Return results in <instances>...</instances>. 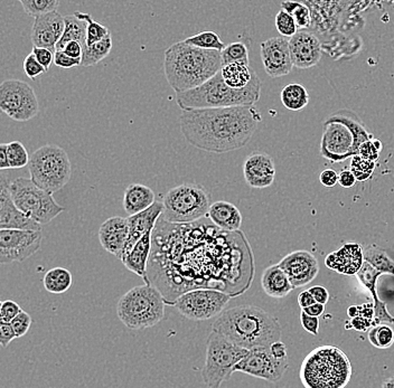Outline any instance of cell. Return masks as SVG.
<instances>
[{
	"mask_svg": "<svg viewBox=\"0 0 394 388\" xmlns=\"http://www.w3.org/2000/svg\"><path fill=\"white\" fill-rule=\"evenodd\" d=\"M253 106L185 110L180 131L190 145L207 153H224L243 148L261 122Z\"/></svg>",
	"mask_w": 394,
	"mask_h": 388,
	"instance_id": "cell-1",
	"label": "cell"
},
{
	"mask_svg": "<svg viewBox=\"0 0 394 388\" xmlns=\"http://www.w3.org/2000/svg\"><path fill=\"white\" fill-rule=\"evenodd\" d=\"M217 331L241 348L251 350L270 347L281 339L280 322L256 306H239L224 310L212 325Z\"/></svg>",
	"mask_w": 394,
	"mask_h": 388,
	"instance_id": "cell-2",
	"label": "cell"
},
{
	"mask_svg": "<svg viewBox=\"0 0 394 388\" xmlns=\"http://www.w3.org/2000/svg\"><path fill=\"white\" fill-rule=\"evenodd\" d=\"M222 67L221 52L194 48L184 40L165 52V75L175 93L201 87L220 73Z\"/></svg>",
	"mask_w": 394,
	"mask_h": 388,
	"instance_id": "cell-3",
	"label": "cell"
},
{
	"mask_svg": "<svg viewBox=\"0 0 394 388\" xmlns=\"http://www.w3.org/2000/svg\"><path fill=\"white\" fill-rule=\"evenodd\" d=\"M261 96V81L257 73L248 87L236 90L229 87L222 74L217 73L207 83L187 92L176 93V102L182 111L201 109L253 106Z\"/></svg>",
	"mask_w": 394,
	"mask_h": 388,
	"instance_id": "cell-4",
	"label": "cell"
},
{
	"mask_svg": "<svg viewBox=\"0 0 394 388\" xmlns=\"http://www.w3.org/2000/svg\"><path fill=\"white\" fill-rule=\"evenodd\" d=\"M372 139L360 116L351 110L328 116L324 121L320 155L331 162H341L359 155L361 145Z\"/></svg>",
	"mask_w": 394,
	"mask_h": 388,
	"instance_id": "cell-5",
	"label": "cell"
},
{
	"mask_svg": "<svg viewBox=\"0 0 394 388\" xmlns=\"http://www.w3.org/2000/svg\"><path fill=\"white\" fill-rule=\"evenodd\" d=\"M352 364L344 351L325 345L306 356L299 377L305 388H345L352 379Z\"/></svg>",
	"mask_w": 394,
	"mask_h": 388,
	"instance_id": "cell-6",
	"label": "cell"
},
{
	"mask_svg": "<svg viewBox=\"0 0 394 388\" xmlns=\"http://www.w3.org/2000/svg\"><path fill=\"white\" fill-rule=\"evenodd\" d=\"M164 296L151 284L130 289L116 304L120 321L131 331L154 327L165 318Z\"/></svg>",
	"mask_w": 394,
	"mask_h": 388,
	"instance_id": "cell-7",
	"label": "cell"
},
{
	"mask_svg": "<svg viewBox=\"0 0 394 388\" xmlns=\"http://www.w3.org/2000/svg\"><path fill=\"white\" fill-rule=\"evenodd\" d=\"M165 222L170 224H192L207 216L211 207L209 190L199 184L186 182L176 186L164 196Z\"/></svg>",
	"mask_w": 394,
	"mask_h": 388,
	"instance_id": "cell-8",
	"label": "cell"
},
{
	"mask_svg": "<svg viewBox=\"0 0 394 388\" xmlns=\"http://www.w3.org/2000/svg\"><path fill=\"white\" fill-rule=\"evenodd\" d=\"M28 170L31 179L52 195L67 185L72 176V164L67 151L52 143L33 153Z\"/></svg>",
	"mask_w": 394,
	"mask_h": 388,
	"instance_id": "cell-9",
	"label": "cell"
},
{
	"mask_svg": "<svg viewBox=\"0 0 394 388\" xmlns=\"http://www.w3.org/2000/svg\"><path fill=\"white\" fill-rule=\"evenodd\" d=\"M248 353L249 350L236 346L221 333L212 331L207 339V358L202 370L204 384L209 388H220Z\"/></svg>",
	"mask_w": 394,
	"mask_h": 388,
	"instance_id": "cell-10",
	"label": "cell"
},
{
	"mask_svg": "<svg viewBox=\"0 0 394 388\" xmlns=\"http://www.w3.org/2000/svg\"><path fill=\"white\" fill-rule=\"evenodd\" d=\"M9 192L17 209L38 224H48L65 211L52 194L38 187L31 178H16L11 182Z\"/></svg>",
	"mask_w": 394,
	"mask_h": 388,
	"instance_id": "cell-11",
	"label": "cell"
},
{
	"mask_svg": "<svg viewBox=\"0 0 394 388\" xmlns=\"http://www.w3.org/2000/svg\"><path fill=\"white\" fill-rule=\"evenodd\" d=\"M231 296L215 289H195L178 296L173 306L182 316L194 321H205L219 317Z\"/></svg>",
	"mask_w": 394,
	"mask_h": 388,
	"instance_id": "cell-12",
	"label": "cell"
},
{
	"mask_svg": "<svg viewBox=\"0 0 394 388\" xmlns=\"http://www.w3.org/2000/svg\"><path fill=\"white\" fill-rule=\"evenodd\" d=\"M0 109L18 122H26L40 111L38 96L28 83L21 79H6L0 85Z\"/></svg>",
	"mask_w": 394,
	"mask_h": 388,
	"instance_id": "cell-13",
	"label": "cell"
},
{
	"mask_svg": "<svg viewBox=\"0 0 394 388\" xmlns=\"http://www.w3.org/2000/svg\"><path fill=\"white\" fill-rule=\"evenodd\" d=\"M42 231L0 230V263L23 262L42 245Z\"/></svg>",
	"mask_w": 394,
	"mask_h": 388,
	"instance_id": "cell-14",
	"label": "cell"
},
{
	"mask_svg": "<svg viewBox=\"0 0 394 388\" xmlns=\"http://www.w3.org/2000/svg\"><path fill=\"white\" fill-rule=\"evenodd\" d=\"M288 368L289 360H275L270 347H258L249 350L243 360L236 365L234 372H243L252 377L267 380L269 383H277L286 374Z\"/></svg>",
	"mask_w": 394,
	"mask_h": 388,
	"instance_id": "cell-15",
	"label": "cell"
},
{
	"mask_svg": "<svg viewBox=\"0 0 394 388\" xmlns=\"http://www.w3.org/2000/svg\"><path fill=\"white\" fill-rule=\"evenodd\" d=\"M260 54L266 73L273 79L288 75L294 67L288 38L278 36L265 40L260 45Z\"/></svg>",
	"mask_w": 394,
	"mask_h": 388,
	"instance_id": "cell-16",
	"label": "cell"
},
{
	"mask_svg": "<svg viewBox=\"0 0 394 388\" xmlns=\"http://www.w3.org/2000/svg\"><path fill=\"white\" fill-rule=\"evenodd\" d=\"M278 265L288 275L294 289L310 284L319 272L318 260L305 250L291 252L279 262Z\"/></svg>",
	"mask_w": 394,
	"mask_h": 388,
	"instance_id": "cell-17",
	"label": "cell"
},
{
	"mask_svg": "<svg viewBox=\"0 0 394 388\" xmlns=\"http://www.w3.org/2000/svg\"><path fill=\"white\" fill-rule=\"evenodd\" d=\"M11 182L1 176L0 182V230L42 231V225L17 209L9 192Z\"/></svg>",
	"mask_w": 394,
	"mask_h": 388,
	"instance_id": "cell-18",
	"label": "cell"
},
{
	"mask_svg": "<svg viewBox=\"0 0 394 388\" xmlns=\"http://www.w3.org/2000/svg\"><path fill=\"white\" fill-rule=\"evenodd\" d=\"M291 60L297 69L307 70L319 63L323 48L319 38L310 31H299L289 38Z\"/></svg>",
	"mask_w": 394,
	"mask_h": 388,
	"instance_id": "cell-19",
	"label": "cell"
},
{
	"mask_svg": "<svg viewBox=\"0 0 394 388\" xmlns=\"http://www.w3.org/2000/svg\"><path fill=\"white\" fill-rule=\"evenodd\" d=\"M65 31V21L58 11L35 18L32 29L34 48H46L55 53L56 46Z\"/></svg>",
	"mask_w": 394,
	"mask_h": 388,
	"instance_id": "cell-20",
	"label": "cell"
},
{
	"mask_svg": "<svg viewBox=\"0 0 394 388\" xmlns=\"http://www.w3.org/2000/svg\"><path fill=\"white\" fill-rule=\"evenodd\" d=\"M243 174L246 184L251 188L263 189L270 187L275 177V166L273 157L259 151L251 153L244 161Z\"/></svg>",
	"mask_w": 394,
	"mask_h": 388,
	"instance_id": "cell-21",
	"label": "cell"
},
{
	"mask_svg": "<svg viewBox=\"0 0 394 388\" xmlns=\"http://www.w3.org/2000/svg\"><path fill=\"white\" fill-rule=\"evenodd\" d=\"M129 238L128 218L114 216L106 219L99 228V240L108 253L121 259Z\"/></svg>",
	"mask_w": 394,
	"mask_h": 388,
	"instance_id": "cell-22",
	"label": "cell"
},
{
	"mask_svg": "<svg viewBox=\"0 0 394 388\" xmlns=\"http://www.w3.org/2000/svg\"><path fill=\"white\" fill-rule=\"evenodd\" d=\"M364 262V248L359 243L344 244L325 259L328 269L344 275H356Z\"/></svg>",
	"mask_w": 394,
	"mask_h": 388,
	"instance_id": "cell-23",
	"label": "cell"
},
{
	"mask_svg": "<svg viewBox=\"0 0 394 388\" xmlns=\"http://www.w3.org/2000/svg\"><path fill=\"white\" fill-rule=\"evenodd\" d=\"M163 214H164V204L162 201H156L148 209L141 211L139 214L128 217L129 238L122 256L131 251V248L137 244L138 240H141L146 234L154 232L157 223Z\"/></svg>",
	"mask_w": 394,
	"mask_h": 388,
	"instance_id": "cell-24",
	"label": "cell"
},
{
	"mask_svg": "<svg viewBox=\"0 0 394 388\" xmlns=\"http://www.w3.org/2000/svg\"><path fill=\"white\" fill-rule=\"evenodd\" d=\"M382 275L383 273L378 271L370 263L364 262L362 269L356 275V279L373 296L374 322L378 325H381V322H388V323L394 325V317L390 314L385 302L382 301L376 294V283H378V277Z\"/></svg>",
	"mask_w": 394,
	"mask_h": 388,
	"instance_id": "cell-25",
	"label": "cell"
},
{
	"mask_svg": "<svg viewBox=\"0 0 394 388\" xmlns=\"http://www.w3.org/2000/svg\"><path fill=\"white\" fill-rule=\"evenodd\" d=\"M153 233L154 232L146 234L141 240H138L137 244L131 248V251L121 257L122 265H125L130 272L135 273L143 279L146 284H151L147 279V265L153 248Z\"/></svg>",
	"mask_w": 394,
	"mask_h": 388,
	"instance_id": "cell-26",
	"label": "cell"
},
{
	"mask_svg": "<svg viewBox=\"0 0 394 388\" xmlns=\"http://www.w3.org/2000/svg\"><path fill=\"white\" fill-rule=\"evenodd\" d=\"M207 217L217 228L229 233L239 232L243 221L238 207L225 201L212 204Z\"/></svg>",
	"mask_w": 394,
	"mask_h": 388,
	"instance_id": "cell-27",
	"label": "cell"
},
{
	"mask_svg": "<svg viewBox=\"0 0 394 388\" xmlns=\"http://www.w3.org/2000/svg\"><path fill=\"white\" fill-rule=\"evenodd\" d=\"M156 203L154 190L141 184L128 186L124 195V209L130 216L139 214Z\"/></svg>",
	"mask_w": 394,
	"mask_h": 388,
	"instance_id": "cell-28",
	"label": "cell"
},
{
	"mask_svg": "<svg viewBox=\"0 0 394 388\" xmlns=\"http://www.w3.org/2000/svg\"><path fill=\"white\" fill-rule=\"evenodd\" d=\"M261 285L268 296L275 299L285 298L294 290L288 275L283 272L278 265H271L265 270L261 277Z\"/></svg>",
	"mask_w": 394,
	"mask_h": 388,
	"instance_id": "cell-29",
	"label": "cell"
},
{
	"mask_svg": "<svg viewBox=\"0 0 394 388\" xmlns=\"http://www.w3.org/2000/svg\"><path fill=\"white\" fill-rule=\"evenodd\" d=\"M256 72L250 67V65L242 63H233L225 65L221 70L224 82L236 90H241L248 87L253 79Z\"/></svg>",
	"mask_w": 394,
	"mask_h": 388,
	"instance_id": "cell-30",
	"label": "cell"
},
{
	"mask_svg": "<svg viewBox=\"0 0 394 388\" xmlns=\"http://www.w3.org/2000/svg\"><path fill=\"white\" fill-rule=\"evenodd\" d=\"M64 21H65V31L61 40L56 46V50H63L64 46L70 42L80 43L84 48L87 45V23L77 18L75 15L64 16Z\"/></svg>",
	"mask_w": 394,
	"mask_h": 388,
	"instance_id": "cell-31",
	"label": "cell"
},
{
	"mask_svg": "<svg viewBox=\"0 0 394 388\" xmlns=\"http://www.w3.org/2000/svg\"><path fill=\"white\" fill-rule=\"evenodd\" d=\"M73 282L72 273L65 267H53L43 277V284L52 294H63L70 290Z\"/></svg>",
	"mask_w": 394,
	"mask_h": 388,
	"instance_id": "cell-32",
	"label": "cell"
},
{
	"mask_svg": "<svg viewBox=\"0 0 394 388\" xmlns=\"http://www.w3.org/2000/svg\"><path fill=\"white\" fill-rule=\"evenodd\" d=\"M281 102L291 111H300L310 104V93L302 84L291 83L281 91Z\"/></svg>",
	"mask_w": 394,
	"mask_h": 388,
	"instance_id": "cell-33",
	"label": "cell"
},
{
	"mask_svg": "<svg viewBox=\"0 0 394 388\" xmlns=\"http://www.w3.org/2000/svg\"><path fill=\"white\" fill-rule=\"evenodd\" d=\"M112 50L111 34L104 40L97 43L94 45L83 48L82 65L81 67H94L97 64L104 61Z\"/></svg>",
	"mask_w": 394,
	"mask_h": 388,
	"instance_id": "cell-34",
	"label": "cell"
},
{
	"mask_svg": "<svg viewBox=\"0 0 394 388\" xmlns=\"http://www.w3.org/2000/svg\"><path fill=\"white\" fill-rule=\"evenodd\" d=\"M364 261L370 263L380 272L394 275V262L392 261L383 248L376 245L366 246L364 248Z\"/></svg>",
	"mask_w": 394,
	"mask_h": 388,
	"instance_id": "cell-35",
	"label": "cell"
},
{
	"mask_svg": "<svg viewBox=\"0 0 394 388\" xmlns=\"http://www.w3.org/2000/svg\"><path fill=\"white\" fill-rule=\"evenodd\" d=\"M75 17L84 21L87 24V46L94 45L97 43L104 40L111 34L108 27L104 26L98 21H94L90 13H81V11H75L73 13Z\"/></svg>",
	"mask_w": 394,
	"mask_h": 388,
	"instance_id": "cell-36",
	"label": "cell"
},
{
	"mask_svg": "<svg viewBox=\"0 0 394 388\" xmlns=\"http://www.w3.org/2000/svg\"><path fill=\"white\" fill-rule=\"evenodd\" d=\"M281 9L287 11L295 19L298 29L307 31L308 27L312 25V11L306 4L283 1L281 3Z\"/></svg>",
	"mask_w": 394,
	"mask_h": 388,
	"instance_id": "cell-37",
	"label": "cell"
},
{
	"mask_svg": "<svg viewBox=\"0 0 394 388\" xmlns=\"http://www.w3.org/2000/svg\"><path fill=\"white\" fill-rule=\"evenodd\" d=\"M184 42L188 45L194 46V48L207 50H217L221 53L226 48V45L221 40L220 36L217 33L209 32V31L193 35L191 38L184 40Z\"/></svg>",
	"mask_w": 394,
	"mask_h": 388,
	"instance_id": "cell-38",
	"label": "cell"
},
{
	"mask_svg": "<svg viewBox=\"0 0 394 388\" xmlns=\"http://www.w3.org/2000/svg\"><path fill=\"white\" fill-rule=\"evenodd\" d=\"M221 56H222L223 67L233 63L250 65L249 50L246 48V44L242 42L231 43L223 50Z\"/></svg>",
	"mask_w": 394,
	"mask_h": 388,
	"instance_id": "cell-39",
	"label": "cell"
},
{
	"mask_svg": "<svg viewBox=\"0 0 394 388\" xmlns=\"http://www.w3.org/2000/svg\"><path fill=\"white\" fill-rule=\"evenodd\" d=\"M21 4L27 15L38 18L56 11L61 3L58 0H21Z\"/></svg>",
	"mask_w": 394,
	"mask_h": 388,
	"instance_id": "cell-40",
	"label": "cell"
},
{
	"mask_svg": "<svg viewBox=\"0 0 394 388\" xmlns=\"http://www.w3.org/2000/svg\"><path fill=\"white\" fill-rule=\"evenodd\" d=\"M368 340L376 348H391L394 343V331L390 326L383 323L376 325L368 331Z\"/></svg>",
	"mask_w": 394,
	"mask_h": 388,
	"instance_id": "cell-41",
	"label": "cell"
},
{
	"mask_svg": "<svg viewBox=\"0 0 394 388\" xmlns=\"http://www.w3.org/2000/svg\"><path fill=\"white\" fill-rule=\"evenodd\" d=\"M7 157L11 170H21L28 166L29 157L26 148L21 141H11L7 143Z\"/></svg>",
	"mask_w": 394,
	"mask_h": 388,
	"instance_id": "cell-42",
	"label": "cell"
},
{
	"mask_svg": "<svg viewBox=\"0 0 394 388\" xmlns=\"http://www.w3.org/2000/svg\"><path fill=\"white\" fill-rule=\"evenodd\" d=\"M376 162L366 160L359 155L351 158V172L354 174L357 182H366L370 179L376 170Z\"/></svg>",
	"mask_w": 394,
	"mask_h": 388,
	"instance_id": "cell-43",
	"label": "cell"
},
{
	"mask_svg": "<svg viewBox=\"0 0 394 388\" xmlns=\"http://www.w3.org/2000/svg\"><path fill=\"white\" fill-rule=\"evenodd\" d=\"M275 28L283 38H288V40L299 32L295 19L283 9H280L275 16Z\"/></svg>",
	"mask_w": 394,
	"mask_h": 388,
	"instance_id": "cell-44",
	"label": "cell"
},
{
	"mask_svg": "<svg viewBox=\"0 0 394 388\" xmlns=\"http://www.w3.org/2000/svg\"><path fill=\"white\" fill-rule=\"evenodd\" d=\"M381 149V141L370 139V140L366 141V143L361 145L360 150H359V156L366 159V160L378 162V159H380Z\"/></svg>",
	"mask_w": 394,
	"mask_h": 388,
	"instance_id": "cell-45",
	"label": "cell"
},
{
	"mask_svg": "<svg viewBox=\"0 0 394 388\" xmlns=\"http://www.w3.org/2000/svg\"><path fill=\"white\" fill-rule=\"evenodd\" d=\"M21 311L23 310L17 302L6 300L0 304V322L11 323Z\"/></svg>",
	"mask_w": 394,
	"mask_h": 388,
	"instance_id": "cell-46",
	"label": "cell"
},
{
	"mask_svg": "<svg viewBox=\"0 0 394 388\" xmlns=\"http://www.w3.org/2000/svg\"><path fill=\"white\" fill-rule=\"evenodd\" d=\"M32 317L27 312L21 311L13 321L11 322L13 331L16 333L17 338L24 337L28 333L29 328L32 326Z\"/></svg>",
	"mask_w": 394,
	"mask_h": 388,
	"instance_id": "cell-47",
	"label": "cell"
},
{
	"mask_svg": "<svg viewBox=\"0 0 394 388\" xmlns=\"http://www.w3.org/2000/svg\"><path fill=\"white\" fill-rule=\"evenodd\" d=\"M24 71L25 74L29 77V79H36V77H40V75L46 73V70L40 65V62L36 60L34 54L31 53L29 55L26 56L24 61Z\"/></svg>",
	"mask_w": 394,
	"mask_h": 388,
	"instance_id": "cell-48",
	"label": "cell"
},
{
	"mask_svg": "<svg viewBox=\"0 0 394 388\" xmlns=\"http://www.w3.org/2000/svg\"><path fill=\"white\" fill-rule=\"evenodd\" d=\"M54 64L56 67H62V69H72V67L82 65V60H75V58L67 56L62 50H56L55 55H54Z\"/></svg>",
	"mask_w": 394,
	"mask_h": 388,
	"instance_id": "cell-49",
	"label": "cell"
},
{
	"mask_svg": "<svg viewBox=\"0 0 394 388\" xmlns=\"http://www.w3.org/2000/svg\"><path fill=\"white\" fill-rule=\"evenodd\" d=\"M32 53L34 54L36 60L40 62V65L48 72L50 65L54 63L55 53L50 52V50H46V48H33Z\"/></svg>",
	"mask_w": 394,
	"mask_h": 388,
	"instance_id": "cell-50",
	"label": "cell"
},
{
	"mask_svg": "<svg viewBox=\"0 0 394 388\" xmlns=\"http://www.w3.org/2000/svg\"><path fill=\"white\" fill-rule=\"evenodd\" d=\"M300 322H302V327L307 333L312 335L317 336L319 333V318L312 317L306 312H300Z\"/></svg>",
	"mask_w": 394,
	"mask_h": 388,
	"instance_id": "cell-51",
	"label": "cell"
},
{
	"mask_svg": "<svg viewBox=\"0 0 394 388\" xmlns=\"http://www.w3.org/2000/svg\"><path fill=\"white\" fill-rule=\"evenodd\" d=\"M16 333L13 331L11 323H4L0 322V345L3 348L9 346V343L16 339Z\"/></svg>",
	"mask_w": 394,
	"mask_h": 388,
	"instance_id": "cell-52",
	"label": "cell"
},
{
	"mask_svg": "<svg viewBox=\"0 0 394 388\" xmlns=\"http://www.w3.org/2000/svg\"><path fill=\"white\" fill-rule=\"evenodd\" d=\"M322 185L326 188H333L339 184V174L334 170H325L319 176Z\"/></svg>",
	"mask_w": 394,
	"mask_h": 388,
	"instance_id": "cell-53",
	"label": "cell"
},
{
	"mask_svg": "<svg viewBox=\"0 0 394 388\" xmlns=\"http://www.w3.org/2000/svg\"><path fill=\"white\" fill-rule=\"evenodd\" d=\"M270 351L271 354L275 357V360H288V350H287V347L283 341H275L270 346Z\"/></svg>",
	"mask_w": 394,
	"mask_h": 388,
	"instance_id": "cell-54",
	"label": "cell"
},
{
	"mask_svg": "<svg viewBox=\"0 0 394 388\" xmlns=\"http://www.w3.org/2000/svg\"><path fill=\"white\" fill-rule=\"evenodd\" d=\"M62 52H64L70 57L75 58V60H82L83 46L77 42H70L64 46Z\"/></svg>",
	"mask_w": 394,
	"mask_h": 388,
	"instance_id": "cell-55",
	"label": "cell"
},
{
	"mask_svg": "<svg viewBox=\"0 0 394 388\" xmlns=\"http://www.w3.org/2000/svg\"><path fill=\"white\" fill-rule=\"evenodd\" d=\"M310 292L312 296L315 299L317 304H326L329 300V294H328L327 289L323 285H315L310 289Z\"/></svg>",
	"mask_w": 394,
	"mask_h": 388,
	"instance_id": "cell-56",
	"label": "cell"
},
{
	"mask_svg": "<svg viewBox=\"0 0 394 388\" xmlns=\"http://www.w3.org/2000/svg\"><path fill=\"white\" fill-rule=\"evenodd\" d=\"M357 179L355 178L354 174L351 170H341L339 174V184L343 188H352L356 184Z\"/></svg>",
	"mask_w": 394,
	"mask_h": 388,
	"instance_id": "cell-57",
	"label": "cell"
},
{
	"mask_svg": "<svg viewBox=\"0 0 394 388\" xmlns=\"http://www.w3.org/2000/svg\"><path fill=\"white\" fill-rule=\"evenodd\" d=\"M315 299L310 294V290L302 291V294L298 296V304L302 310L306 309L308 306L315 304Z\"/></svg>",
	"mask_w": 394,
	"mask_h": 388,
	"instance_id": "cell-58",
	"label": "cell"
},
{
	"mask_svg": "<svg viewBox=\"0 0 394 388\" xmlns=\"http://www.w3.org/2000/svg\"><path fill=\"white\" fill-rule=\"evenodd\" d=\"M302 311L306 312V314H310L312 317L319 318L320 316H323L324 312H325V304H312V306H308L306 309L302 310Z\"/></svg>",
	"mask_w": 394,
	"mask_h": 388,
	"instance_id": "cell-59",
	"label": "cell"
},
{
	"mask_svg": "<svg viewBox=\"0 0 394 388\" xmlns=\"http://www.w3.org/2000/svg\"><path fill=\"white\" fill-rule=\"evenodd\" d=\"M0 170H11L7 157V143H1L0 145Z\"/></svg>",
	"mask_w": 394,
	"mask_h": 388,
	"instance_id": "cell-60",
	"label": "cell"
},
{
	"mask_svg": "<svg viewBox=\"0 0 394 388\" xmlns=\"http://www.w3.org/2000/svg\"><path fill=\"white\" fill-rule=\"evenodd\" d=\"M381 388H394V376L393 377L388 378L382 383Z\"/></svg>",
	"mask_w": 394,
	"mask_h": 388,
	"instance_id": "cell-61",
	"label": "cell"
}]
</instances>
